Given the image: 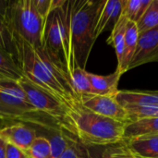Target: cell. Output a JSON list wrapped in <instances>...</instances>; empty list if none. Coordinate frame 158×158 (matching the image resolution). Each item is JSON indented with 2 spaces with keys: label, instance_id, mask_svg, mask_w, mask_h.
<instances>
[{
  "label": "cell",
  "instance_id": "obj_3",
  "mask_svg": "<svg viewBox=\"0 0 158 158\" xmlns=\"http://www.w3.org/2000/svg\"><path fill=\"white\" fill-rule=\"evenodd\" d=\"M69 118L76 138L85 146H107L123 141L125 123L95 114L81 102L70 108Z\"/></svg>",
  "mask_w": 158,
  "mask_h": 158
},
{
  "label": "cell",
  "instance_id": "obj_22",
  "mask_svg": "<svg viewBox=\"0 0 158 158\" xmlns=\"http://www.w3.org/2000/svg\"><path fill=\"white\" fill-rule=\"evenodd\" d=\"M7 4L8 1L0 0V47L14 55L12 37L7 25V18H6Z\"/></svg>",
  "mask_w": 158,
  "mask_h": 158
},
{
  "label": "cell",
  "instance_id": "obj_18",
  "mask_svg": "<svg viewBox=\"0 0 158 158\" xmlns=\"http://www.w3.org/2000/svg\"><path fill=\"white\" fill-rule=\"evenodd\" d=\"M129 21L130 20H128L124 16H121L116 26L113 28L109 38L106 40V43L112 45L116 50L118 57V66H119L122 62L125 45V34Z\"/></svg>",
  "mask_w": 158,
  "mask_h": 158
},
{
  "label": "cell",
  "instance_id": "obj_11",
  "mask_svg": "<svg viewBox=\"0 0 158 158\" xmlns=\"http://www.w3.org/2000/svg\"><path fill=\"white\" fill-rule=\"evenodd\" d=\"M126 0H106L99 15L96 27L95 38L97 39L104 31L113 30L120 17L122 16L123 8Z\"/></svg>",
  "mask_w": 158,
  "mask_h": 158
},
{
  "label": "cell",
  "instance_id": "obj_12",
  "mask_svg": "<svg viewBox=\"0 0 158 158\" xmlns=\"http://www.w3.org/2000/svg\"><path fill=\"white\" fill-rule=\"evenodd\" d=\"M158 135V118H145L125 125L123 141Z\"/></svg>",
  "mask_w": 158,
  "mask_h": 158
},
{
  "label": "cell",
  "instance_id": "obj_17",
  "mask_svg": "<svg viewBox=\"0 0 158 158\" xmlns=\"http://www.w3.org/2000/svg\"><path fill=\"white\" fill-rule=\"evenodd\" d=\"M23 77V72L14 55L0 47V79L19 81Z\"/></svg>",
  "mask_w": 158,
  "mask_h": 158
},
{
  "label": "cell",
  "instance_id": "obj_4",
  "mask_svg": "<svg viewBox=\"0 0 158 158\" xmlns=\"http://www.w3.org/2000/svg\"><path fill=\"white\" fill-rule=\"evenodd\" d=\"M0 121L31 124L49 132L62 130L55 120L29 102L19 81L8 79H0Z\"/></svg>",
  "mask_w": 158,
  "mask_h": 158
},
{
  "label": "cell",
  "instance_id": "obj_5",
  "mask_svg": "<svg viewBox=\"0 0 158 158\" xmlns=\"http://www.w3.org/2000/svg\"><path fill=\"white\" fill-rule=\"evenodd\" d=\"M6 18L12 43L14 39H19L34 47L43 46L45 21L33 0L8 1Z\"/></svg>",
  "mask_w": 158,
  "mask_h": 158
},
{
  "label": "cell",
  "instance_id": "obj_21",
  "mask_svg": "<svg viewBox=\"0 0 158 158\" xmlns=\"http://www.w3.org/2000/svg\"><path fill=\"white\" fill-rule=\"evenodd\" d=\"M72 86L79 97L86 94H92V87L88 77V72L79 67L73 68L70 74Z\"/></svg>",
  "mask_w": 158,
  "mask_h": 158
},
{
  "label": "cell",
  "instance_id": "obj_6",
  "mask_svg": "<svg viewBox=\"0 0 158 158\" xmlns=\"http://www.w3.org/2000/svg\"><path fill=\"white\" fill-rule=\"evenodd\" d=\"M19 83L25 92L29 102L38 111L55 120L62 130L75 136L74 128L69 118L70 109L66 105L25 77L19 81Z\"/></svg>",
  "mask_w": 158,
  "mask_h": 158
},
{
  "label": "cell",
  "instance_id": "obj_23",
  "mask_svg": "<svg viewBox=\"0 0 158 158\" xmlns=\"http://www.w3.org/2000/svg\"><path fill=\"white\" fill-rule=\"evenodd\" d=\"M102 150L106 158H142L133 153L124 141L116 144L102 146Z\"/></svg>",
  "mask_w": 158,
  "mask_h": 158
},
{
  "label": "cell",
  "instance_id": "obj_9",
  "mask_svg": "<svg viewBox=\"0 0 158 158\" xmlns=\"http://www.w3.org/2000/svg\"><path fill=\"white\" fill-rule=\"evenodd\" d=\"M151 62H158V26L139 33L136 50L128 70Z\"/></svg>",
  "mask_w": 158,
  "mask_h": 158
},
{
  "label": "cell",
  "instance_id": "obj_29",
  "mask_svg": "<svg viewBox=\"0 0 158 158\" xmlns=\"http://www.w3.org/2000/svg\"><path fill=\"white\" fill-rule=\"evenodd\" d=\"M6 143L0 139V158H6Z\"/></svg>",
  "mask_w": 158,
  "mask_h": 158
},
{
  "label": "cell",
  "instance_id": "obj_30",
  "mask_svg": "<svg viewBox=\"0 0 158 158\" xmlns=\"http://www.w3.org/2000/svg\"><path fill=\"white\" fill-rule=\"evenodd\" d=\"M154 2H155V4L157 6V7H158V0H154Z\"/></svg>",
  "mask_w": 158,
  "mask_h": 158
},
{
  "label": "cell",
  "instance_id": "obj_20",
  "mask_svg": "<svg viewBox=\"0 0 158 158\" xmlns=\"http://www.w3.org/2000/svg\"><path fill=\"white\" fill-rule=\"evenodd\" d=\"M152 2L153 0H126L122 16L128 20L137 23Z\"/></svg>",
  "mask_w": 158,
  "mask_h": 158
},
{
  "label": "cell",
  "instance_id": "obj_7",
  "mask_svg": "<svg viewBox=\"0 0 158 158\" xmlns=\"http://www.w3.org/2000/svg\"><path fill=\"white\" fill-rule=\"evenodd\" d=\"M80 102L83 107L95 114L125 124L130 122L127 110L117 101L116 95L86 94L80 97Z\"/></svg>",
  "mask_w": 158,
  "mask_h": 158
},
{
  "label": "cell",
  "instance_id": "obj_13",
  "mask_svg": "<svg viewBox=\"0 0 158 158\" xmlns=\"http://www.w3.org/2000/svg\"><path fill=\"white\" fill-rule=\"evenodd\" d=\"M117 101L122 106L158 107V94L152 91H118Z\"/></svg>",
  "mask_w": 158,
  "mask_h": 158
},
{
  "label": "cell",
  "instance_id": "obj_31",
  "mask_svg": "<svg viewBox=\"0 0 158 158\" xmlns=\"http://www.w3.org/2000/svg\"><path fill=\"white\" fill-rule=\"evenodd\" d=\"M155 92H156V94H158V91H155Z\"/></svg>",
  "mask_w": 158,
  "mask_h": 158
},
{
  "label": "cell",
  "instance_id": "obj_10",
  "mask_svg": "<svg viewBox=\"0 0 158 158\" xmlns=\"http://www.w3.org/2000/svg\"><path fill=\"white\" fill-rule=\"evenodd\" d=\"M37 137L36 131L23 123H14L0 129V139L27 152Z\"/></svg>",
  "mask_w": 158,
  "mask_h": 158
},
{
  "label": "cell",
  "instance_id": "obj_24",
  "mask_svg": "<svg viewBox=\"0 0 158 158\" xmlns=\"http://www.w3.org/2000/svg\"><path fill=\"white\" fill-rule=\"evenodd\" d=\"M26 154L30 158H53L49 141L44 136H37Z\"/></svg>",
  "mask_w": 158,
  "mask_h": 158
},
{
  "label": "cell",
  "instance_id": "obj_16",
  "mask_svg": "<svg viewBox=\"0 0 158 158\" xmlns=\"http://www.w3.org/2000/svg\"><path fill=\"white\" fill-rule=\"evenodd\" d=\"M126 143L133 153L142 158H158V135L131 140Z\"/></svg>",
  "mask_w": 158,
  "mask_h": 158
},
{
  "label": "cell",
  "instance_id": "obj_14",
  "mask_svg": "<svg viewBox=\"0 0 158 158\" xmlns=\"http://www.w3.org/2000/svg\"><path fill=\"white\" fill-rule=\"evenodd\" d=\"M122 74L117 69L114 73L101 76L88 72L92 87V94L96 95H116L118 92V85Z\"/></svg>",
  "mask_w": 158,
  "mask_h": 158
},
{
  "label": "cell",
  "instance_id": "obj_15",
  "mask_svg": "<svg viewBox=\"0 0 158 158\" xmlns=\"http://www.w3.org/2000/svg\"><path fill=\"white\" fill-rule=\"evenodd\" d=\"M139 38V31L136 26V23L132 21H129L126 29V34H125V45H124V54L122 62L119 66H118V70L124 74L126 71H128V68L132 60V57L134 56L137 43Z\"/></svg>",
  "mask_w": 158,
  "mask_h": 158
},
{
  "label": "cell",
  "instance_id": "obj_26",
  "mask_svg": "<svg viewBox=\"0 0 158 158\" xmlns=\"http://www.w3.org/2000/svg\"><path fill=\"white\" fill-rule=\"evenodd\" d=\"M59 158H86L85 147L80 142L72 143Z\"/></svg>",
  "mask_w": 158,
  "mask_h": 158
},
{
  "label": "cell",
  "instance_id": "obj_25",
  "mask_svg": "<svg viewBox=\"0 0 158 158\" xmlns=\"http://www.w3.org/2000/svg\"><path fill=\"white\" fill-rule=\"evenodd\" d=\"M139 33L154 29L158 26V7L155 4L154 0L149 6L145 13L136 23Z\"/></svg>",
  "mask_w": 158,
  "mask_h": 158
},
{
  "label": "cell",
  "instance_id": "obj_19",
  "mask_svg": "<svg viewBox=\"0 0 158 158\" xmlns=\"http://www.w3.org/2000/svg\"><path fill=\"white\" fill-rule=\"evenodd\" d=\"M47 139L49 141L53 158H59V156L67 150V148H69L72 143L79 142L74 135L64 130L54 132L51 137Z\"/></svg>",
  "mask_w": 158,
  "mask_h": 158
},
{
  "label": "cell",
  "instance_id": "obj_28",
  "mask_svg": "<svg viewBox=\"0 0 158 158\" xmlns=\"http://www.w3.org/2000/svg\"><path fill=\"white\" fill-rule=\"evenodd\" d=\"M86 158H106L104 156L102 146H85Z\"/></svg>",
  "mask_w": 158,
  "mask_h": 158
},
{
  "label": "cell",
  "instance_id": "obj_8",
  "mask_svg": "<svg viewBox=\"0 0 158 158\" xmlns=\"http://www.w3.org/2000/svg\"><path fill=\"white\" fill-rule=\"evenodd\" d=\"M43 47L52 57L62 62L65 66L63 36L56 8L49 14L45 21L43 37Z\"/></svg>",
  "mask_w": 158,
  "mask_h": 158
},
{
  "label": "cell",
  "instance_id": "obj_1",
  "mask_svg": "<svg viewBox=\"0 0 158 158\" xmlns=\"http://www.w3.org/2000/svg\"><path fill=\"white\" fill-rule=\"evenodd\" d=\"M13 53L24 77L29 81L51 94L69 109L80 102L64 64L52 57L43 46L34 47L25 41L14 39Z\"/></svg>",
  "mask_w": 158,
  "mask_h": 158
},
{
  "label": "cell",
  "instance_id": "obj_27",
  "mask_svg": "<svg viewBox=\"0 0 158 158\" xmlns=\"http://www.w3.org/2000/svg\"><path fill=\"white\" fill-rule=\"evenodd\" d=\"M6 158H30L28 156V155L26 154V152H24L23 150L6 143Z\"/></svg>",
  "mask_w": 158,
  "mask_h": 158
},
{
  "label": "cell",
  "instance_id": "obj_2",
  "mask_svg": "<svg viewBox=\"0 0 158 158\" xmlns=\"http://www.w3.org/2000/svg\"><path fill=\"white\" fill-rule=\"evenodd\" d=\"M106 1L71 0L70 45L75 67L85 69L96 41V23Z\"/></svg>",
  "mask_w": 158,
  "mask_h": 158
}]
</instances>
